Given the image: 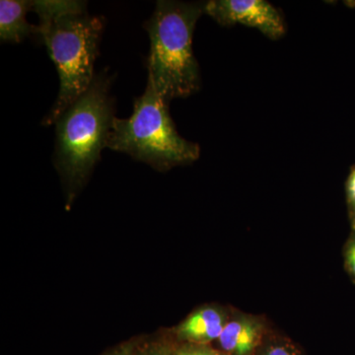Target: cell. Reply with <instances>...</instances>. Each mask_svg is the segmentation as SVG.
Returning <instances> with one entry per match:
<instances>
[{
    "instance_id": "1",
    "label": "cell",
    "mask_w": 355,
    "mask_h": 355,
    "mask_svg": "<svg viewBox=\"0 0 355 355\" xmlns=\"http://www.w3.org/2000/svg\"><path fill=\"white\" fill-rule=\"evenodd\" d=\"M32 11L39 16L40 38L58 70L60 91L42 121L55 125L60 116L87 91L94 79V64L104 19L88 13L86 2L36 0Z\"/></svg>"
},
{
    "instance_id": "2",
    "label": "cell",
    "mask_w": 355,
    "mask_h": 355,
    "mask_svg": "<svg viewBox=\"0 0 355 355\" xmlns=\"http://www.w3.org/2000/svg\"><path fill=\"white\" fill-rule=\"evenodd\" d=\"M203 3L160 0L144 28L150 39L147 70L156 91L169 104L200 90V69L193 51Z\"/></svg>"
},
{
    "instance_id": "3",
    "label": "cell",
    "mask_w": 355,
    "mask_h": 355,
    "mask_svg": "<svg viewBox=\"0 0 355 355\" xmlns=\"http://www.w3.org/2000/svg\"><path fill=\"white\" fill-rule=\"evenodd\" d=\"M111 77L96 74L90 87L55 121V164L69 191L83 186L103 148L114 119Z\"/></svg>"
},
{
    "instance_id": "4",
    "label": "cell",
    "mask_w": 355,
    "mask_h": 355,
    "mask_svg": "<svg viewBox=\"0 0 355 355\" xmlns=\"http://www.w3.org/2000/svg\"><path fill=\"white\" fill-rule=\"evenodd\" d=\"M106 147L128 154L159 171L191 164L200 154L198 144L184 139L177 132L169 104L158 94L149 78L144 94L133 103L132 116H114Z\"/></svg>"
},
{
    "instance_id": "5",
    "label": "cell",
    "mask_w": 355,
    "mask_h": 355,
    "mask_svg": "<svg viewBox=\"0 0 355 355\" xmlns=\"http://www.w3.org/2000/svg\"><path fill=\"white\" fill-rule=\"evenodd\" d=\"M205 13L221 26H248L272 40L282 38L286 33L282 14L265 0H210L205 2Z\"/></svg>"
},
{
    "instance_id": "6",
    "label": "cell",
    "mask_w": 355,
    "mask_h": 355,
    "mask_svg": "<svg viewBox=\"0 0 355 355\" xmlns=\"http://www.w3.org/2000/svg\"><path fill=\"white\" fill-rule=\"evenodd\" d=\"M266 338L263 320L252 315H238L229 319L218 342L227 355H254Z\"/></svg>"
},
{
    "instance_id": "7",
    "label": "cell",
    "mask_w": 355,
    "mask_h": 355,
    "mask_svg": "<svg viewBox=\"0 0 355 355\" xmlns=\"http://www.w3.org/2000/svg\"><path fill=\"white\" fill-rule=\"evenodd\" d=\"M229 319L220 308H202L178 327V338L191 345H207L218 340Z\"/></svg>"
},
{
    "instance_id": "8",
    "label": "cell",
    "mask_w": 355,
    "mask_h": 355,
    "mask_svg": "<svg viewBox=\"0 0 355 355\" xmlns=\"http://www.w3.org/2000/svg\"><path fill=\"white\" fill-rule=\"evenodd\" d=\"M32 11V1H0V40L2 43L19 44L30 35H39V27L28 23L26 15Z\"/></svg>"
},
{
    "instance_id": "9",
    "label": "cell",
    "mask_w": 355,
    "mask_h": 355,
    "mask_svg": "<svg viewBox=\"0 0 355 355\" xmlns=\"http://www.w3.org/2000/svg\"><path fill=\"white\" fill-rule=\"evenodd\" d=\"M254 355H302L297 345L286 338L266 336Z\"/></svg>"
},
{
    "instance_id": "10",
    "label": "cell",
    "mask_w": 355,
    "mask_h": 355,
    "mask_svg": "<svg viewBox=\"0 0 355 355\" xmlns=\"http://www.w3.org/2000/svg\"><path fill=\"white\" fill-rule=\"evenodd\" d=\"M345 202L350 228L355 232V164L349 168V175L345 183Z\"/></svg>"
},
{
    "instance_id": "11",
    "label": "cell",
    "mask_w": 355,
    "mask_h": 355,
    "mask_svg": "<svg viewBox=\"0 0 355 355\" xmlns=\"http://www.w3.org/2000/svg\"><path fill=\"white\" fill-rule=\"evenodd\" d=\"M343 266L350 280L355 284V232H350L343 247Z\"/></svg>"
},
{
    "instance_id": "12",
    "label": "cell",
    "mask_w": 355,
    "mask_h": 355,
    "mask_svg": "<svg viewBox=\"0 0 355 355\" xmlns=\"http://www.w3.org/2000/svg\"><path fill=\"white\" fill-rule=\"evenodd\" d=\"M176 355H227L223 352L210 349L207 345H184L175 352Z\"/></svg>"
},
{
    "instance_id": "13",
    "label": "cell",
    "mask_w": 355,
    "mask_h": 355,
    "mask_svg": "<svg viewBox=\"0 0 355 355\" xmlns=\"http://www.w3.org/2000/svg\"><path fill=\"white\" fill-rule=\"evenodd\" d=\"M137 347H135V343H123V345H120V347L114 349L113 352H109L108 354L106 355H137Z\"/></svg>"
},
{
    "instance_id": "14",
    "label": "cell",
    "mask_w": 355,
    "mask_h": 355,
    "mask_svg": "<svg viewBox=\"0 0 355 355\" xmlns=\"http://www.w3.org/2000/svg\"><path fill=\"white\" fill-rule=\"evenodd\" d=\"M137 355H176L175 352H172L171 350L166 349L164 347L161 345H151V347H147V349L142 350L139 354L137 352Z\"/></svg>"
}]
</instances>
